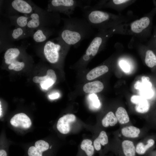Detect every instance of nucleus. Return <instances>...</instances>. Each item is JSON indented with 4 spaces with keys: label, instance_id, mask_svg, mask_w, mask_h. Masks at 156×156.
I'll return each instance as SVG.
<instances>
[{
    "label": "nucleus",
    "instance_id": "obj_1",
    "mask_svg": "<svg viewBox=\"0 0 156 156\" xmlns=\"http://www.w3.org/2000/svg\"><path fill=\"white\" fill-rule=\"evenodd\" d=\"M62 19L64 26L59 36L69 46L79 45L82 41L94 33V28L85 18L71 17Z\"/></svg>",
    "mask_w": 156,
    "mask_h": 156
},
{
    "label": "nucleus",
    "instance_id": "obj_2",
    "mask_svg": "<svg viewBox=\"0 0 156 156\" xmlns=\"http://www.w3.org/2000/svg\"><path fill=\"white\" fill-rule=\"evenodd\" d=\"M30 20L27 28L34 32L37 29L41 27L51 28L58 26L62 18L60 14L50 12L37 6L29 16Z\"/></svg>",
    "mask_w": 156,
    "mask_h": 156
},
{
    "label": "nucleus",
    "instance_id": "obj_3",
    "mask_svg": "<svg viewBox=\"0 0 156 156\" xmlns=\"http://www.w3.org/2000/svg\"><path fill=\"white\" fill-rule=\"evenodd\" d=\"M45 58L52 64L57 62L60 59V53L68 50L70 46L65 44L58 36L40 43Z\"/></svg>",
    "mask_w": 156,
    "mask_h": 156
},
{
    "label": "nucleus",
    "instance_id": "obj_4",
    "mask_svg": "<svg viewBox=\"0 0 156 156\" xmlns=\"http://www.w3.org/2000/svg\"><path fill=\"white\" fill-rule=\"evenodd\" d=\"M84 1L76 0H50L48 1L47 10L50 12L62 13L70 18L76 8L83 9L87 6L84 5Z\"/></svg>",
    "mask_w": 156,
    "mask_h": 156
},
{
    "label": "nucleus",
    "instance_id": "obj_5",
    "mask_svg": "<svg viewBox=\"0 0 156 156\" xmlns=\"http://www.w3.org/2000/svg\"><path fill=\"white\" fill-rule=\"evenodd\" d=\"M7 6V16L19 15V13L29 16L34 12L37 6L32 1L24 0L10 1Z\"/></svg>",
    "mask_w": 156,
    "mask_h": 156
},
{
    "label": "nucleus",
    "instance_id": "obj_6",
    "mask_svg": "<svg viewBox=\"0 0 156 156\" xmlns=\"http://www.w3.org/2000/svg\"><path fill=\"white\" fill-rule=\"evenodd\" d=\"M20 48L10 47L5 52L4 58L5 63L9 65V69H13L15 66L25 63L24 62L19 61L17 59L21 53Z\"/></svg>",
    "mask_w": 156,
    "mask_h": 156
},
{
    "label": "nucleus",
    "instance_id": "obj_7",
    "mask_svg": "<svg viewBox=\"0 0 156 156\" xmlns=\"http://www.w3.org/2000/svg\"><path fill=\"white\" fill-rule=\"evenodd\" d=\"M75 116L73 114H68L60 118L57 124V128L61 133L66 134L70 131L71 125L76 120Z\"/></svg>",
    "mask_w": 156,
    "mask_h": 156
},
{
    "label": "nucleus",
    "instance_id": "obj_8",
    "mask_svg": "<svg viewBox=\"0 0 156 156\" xmlns=\"http://www.w3.org/2000/svg\"><path fill=\"white\" fill-rule=\"evenodd\" d=\"M33 32L26 28L16 27L7 32L6 36V39L9 41L12 42L32 36Z\"/></svg>",
    "mask_w": 156,
    "mask_h": 156
},
{
    "label": "nucleus",
    "instance_id": "obj_9",
    "mask_svg": "<svg viewBox=\"0 0 156 156\" xmlns=\"http://www.w3.org/2000/svg\"><path fill=\"white\" fill-rule=\"evenodd\" d=\"M101 34L99 33L94 37L86 50L84 54L88 56L90 60L97 54L104 43V38Z\"/></svg>",
    "mask_w": 156,
    "mask_h": 156
},
{
    "label": "nucleus",
    "instance_id": "obj_10",
    "mask_svg": "<svg viewBox=\"0 0 156 156\" xmlns=\"http://www.w3.org/2000/svg\"><path fill=\"white\" fill-rule=\"evenodd\" d=\"M35 30L31 36L35 42L40 44L48 40L54 32L53 29L46 27H40Z\"/></svg>",
    "mask_w": 156,
    "mask_h": 156
},
{
    "label": "nucleus",
    "instance_id": "obj_11",
    "mask_svg": "<svg viewBox=\"0 0 156 156\" xmlns=\"http://www.w3.org/2000/svg\"><path fill=\"white\" fill-rule=\"evenodd\" d=\"M10 123L14 127L24 129L29 128L31 125L29 118L25 114L22 113L15 115L10 119Z\"/></svg>",
    "mask_w": 156,
    "mask_h": 156
},
{
    "label": "nucleus",
    "instance_id": "obj_12",
    "mask_svg": "<svg viewBox=\"0 0 156 156\" xmlns=\"http://www.w3.org/2000/svg\"><path fill=\"white\" fill-rule=\"evenodd\" d=\"M150 23V20L148 17H143L132 22L131 25V29L133 32L139 33L148 27Z\"/></svg>",
    "mask_w": 156,
    "mask_h": 156
},
{
    "label": "nucleus",
    "instance_id": "obj_13",
    "mask_svg": "<svg viewBox=\"0 0 156 156\" xmlns=\"http://www.w3.org/2000/svg\"><path fill=\"white\" fill-rule=\"evenodd\" d=\"M11 23L15 27L26 28L30 18L28 15H17L7 16Z\"/></svg>",
    "mask_w": 156,
    "mask_h": 156
},
{
    "label": "nucleus",
    "instance_id": "obj_14",
    "mask_svg": "<svg viewBox=\"0 0 156 156\" xmlns=\"http://www.w3.org/2000/svg\"><path fill=\"white\" fill-rule=\"evenodd\" d=\"M104 86L102 83L99 81H96L85 84L83 89L86 93H94L101 92Z\"/></svg>",
    "mask_w": 156,
    "mask_h": 156
},
{
    "label": "nucleus",
    "instance_id": "obj_15",
    "mask_svg": "<svg viewBox=\"0 0 156 156\" xmlns=\"http://www.w3.org/2000/svg\"><path fill=\"white\" fill-rule=\"evenodd\" d=\"M108 70V67L106 65L98 66L91 70L87 74L86 78L89 80H93L106 73Z\"/></svg>",
    "mask_w": 156,
    "mask_h": 156
},
{
    "label": "nucleus",
    "instance_id": "obj_16",
    "mask_svg": "<svg viewBox=\"0 0 156 156\" xmlns=\"http://www.w3.org/2000/svg\"><path fill=\"white\" fill-rule=\"evenodd\" d=\"M80 148L86 156H93L95 149L91 140L85 139L82 140L80 144Z\"/></svg>",
    "mask_w": 156,
    "mask_h": 156
},
{
    "label": "nucleus",
    "instance_id": "obj_17",
    "mask_svg": "<svg viewBox=\"0 0 156 156\" xmlns=\"http://www.w3.org/2000/svg\"><path fill=\"white\" fill-rule=\"evenodd\" d=\"M108 142V137L106 132L104 131H101L94 141L93 145L95 149L97 151H99L101 149V145L105 146Z\"/></svg>",
    "mask_w": 156,
    "mask_h": 156
},
{
    "label": "nucleus",
    "instance_id": "obj_18",
    "mask_svg": "<svg viewBox=\"0 0 156 156\" xmlns=\"http://www.w3.org/2000/svg\"><path fill=\"white\" fill-rule=\"evenodd\" d=\"M140 132V129L133 126L126 127H123L121 129L122 135L127 138L138 137Z\"/></svg>",
    "mask_w": 156,
    "mask_h": 156
},
{
    "label": "nucleus",
    "instance_id": "obj_19",
    "mask_svg": "<svg viewBox=\"0 0 156 156\" xmlns=\"http://www.w3.org/2000/svg\"><path fill=\"white\" fill-rule=\"evenodd\" d=\"M118 122V120L114 115L112 112H108L104 117L102 120V125L104 127H107L109 126H114Z\"/></svg>",
    "mask_w": 156,
    "mask_h": 156
},
{
    "label": "nucleus",
    "instance_id": "obj_20",
    "mask_svg": "<svg viewBox=\"0 0 156 156\" xmlns=\"http://www.w3.org/2000/svg\"><path fill=\"white\" fill-rule=\"evenodd\" d=\"M118 121L120 124H126L129 121V118L125 109L122 107L118 108L115 113Z\"/></svg>",
    "mask_w": 156,
    "mask_h": 156
},
{
    "label": "nucleus",
    "instance_id": "obj_21",
    "mask_svg": "<svg viewBox=\"0 0 156 156\" xmlns=\"http://www.w3.org/2000/svg\"><path fill=\"white\" fill-rule=\"evenodd\" d=\"M122 147L124 154L126 156H135V149L133 142L125 140L122 143Z\"/></svg>",
    "mask_w": 156,
    "mask_h": 156
},
{
    "label": "nucleus",
    "instance_id": "obj_22",
    "mask_svg": "<svg viewBox=\"0 0 156 156\" xmlns=\"http://www.w3.org/2000/svg\"><path fill=\"white\" fill-rule=\"evenodd\" d=\"M149 107L150 104L147 99L143 97L142 100L136 105L135 109L138 112L144 113L148 111Z\"/></svg>",
    "mask_w": 156,
    "mask_h": 156
},
{
    "label": "nucleus",
    "instance_id": "obj_23",
    "mask_svg": "<svg viewBox=\"0 0 156 156\" xmlns=\"http://www.w3.org/2000/svg\"><path fill=\"white\" fill-rule=\"evenodd\" d=\"M154 143V140L152 139L148 140L146 145L142 142H139L136 146L135 151L139 154H144L149 148L153 145Z\"/></svg>",
    "mask_w": 156,
    "mask_h": 156
},
{
    "label": "nucleus",
    "instance_id": "obj_24",
    "mask_svg": "<svg viewBox=\"0 0 156 156\" xmlns=\"http://www.w3.org/2000/svg\"><path fill=\"white\" fill-rule=\"evenodd\" d=\"M145 62L150 68L156 66V56L152 50H149L146 52Z\"/></svg>",
    "mask_w": 156,
    "mask_h": 156
},
{
    "label": "nucleus",
    "instance_id": "obj_25",
    "mask_svg": "<svg viewBox=\"0 0 156 156\" xmlns=\"http://www.w3.org/2000/svg\"><path fill=\"white\" fill-rule=\"evenodd\" d=\"M35 146L43 152L47 150L49 147L48 143L43 140H39L35 143Z\"/></svg>",
    "mask_w": 156,
    "mask_h": 156
},
{
    "label": "nucleus",
    "instance_id": "obj_26",
    "mask_svg": "<svg viewBox=\"0 0 156 156\" xmlns=\"http://www.w3.org/2000/svg\"><path fill=\"white\" fill-rule=\"evenodd\" d=\"M140 94L142 97L146 99H149L153 96V92L151 88H145L141 89Z\"/></svg>",
    "mask_w": 156,
    "mask_h": 156
},
{
    "label": "nucleus",
    "instance_id": "obj_27",
    "mask_svg": "<svg viewBox=\"0 0 156 156\" xmlns=\"http://www.w3.org/2000/svg\"><path fill=\"white\" fill-rule=\"evenodd\" d=\"M42 152L35 146L30 147L28 151V156H42Z\"/></svg>",
    "mask_w": 156,
    "mask_h": 156
},
{
    "label": "nucleus",
    "instance_id": "obj_28",
    "mask_svg": "<svg viewBox=\"0 0 156 156\" xmlns=\"http://www.w3.org/2000/svg\"><path fill=\"white\" fill-rule=\"evenodd\" d=\"M90 99L92 101V106L96 108H98L100 106V103L97 95L94 93L89 95Z\"/></svg>",
    "mask_w": 156,
    "mask_h": 156
},
{
    "label": "nucleus",
    "instance_id": "obj_29",
    "mask_svg": "<svg viewBox=\"0 0 156 156\" xmlns=\"http://www.w3.org/2000/svg\"><path fill=\"white\" fill-rule=\"evenodd\" d=\"M54 83L52 79H48L44 81L41 82L40 84L42 89L46 90Z\"/></svg>",
    "mask_w": 156,
    "mask_h": 156
},
{
    "label": "nucleus",
    "instance_id": "obj_30",
    "mask_svg": "<svg viewBox=\"0 0 156 156\" xmlns=\"http://www.w3.org/2000/svg\"><path fill=\"white\" fill-rule=\"evenodd\" d=\"M120 67L122 70L125 72H128L130 70V66L129 64L126 62L121 60L119 63Z\"/></svg>",
    "mask_w": 156,
    "mask_h": 156
},
{
    "label": "nucleus",
    "instance_id": "obj_31",
    "mask_svg": "<svg viewBox=\"0 0 156 156\" xmlns=\"http://www.w3.org/2000/svg\"><path fill=\"white\" fill-rule=\"evenodd\" d=\"M48 79L50 78L47 75L43 77L35 76L33 77V81L35 83H40L41 82Z\"/></svg>",
    "mask_w": 156,
    "mask_h": 156
},
{
    "label": "nucleus",
    "instance_id": "obj_32",
    "mask_svg": "<svg viewBox=\"0 0 156 156\" xmlns=\"http://www.w3.org/2000/svg\"><path fill=\"white\" fill-rule=\"evenodd\" d=\"M52 79L55 83L56 81L57 77L54 71L52 69H49L47 70V75Z\"/></svg>",
    "mask_w": 156,
    "mask_h": 156
},
{
    "label": "nucleus",
    "instance_id": "obj_33",
    "mask_svg": "<svg viewBox=\"0 0 156 156\" xmlns=\"http://www.w3.org/2000/svg\"><path fill=\"white\" fill-rule=\"evenodd\" d=\"M143 97L142 96L134 95L131 96V101L132 103L136 105L142 100Z\"/></svg>",
    "mask_w": 156,
    "mask_h": 156
},
{
    "label": "nucleus",
    "instance_id": "obj_34",
    "mask_svg": "<svg viewBox=\"0 0 156 156\" xmlns=\"http://www.w3.org/2000/svg\"><path fill=\"white\" fill-rule=\"evenodd\" d=\"M25 65V64L23 63L20 65L16 66L13 70L16 71H19L21 70L24 67Z\"/></svg>",
    "mask_w": 156,
    "mask_h": 156
},
{
    "label": "nucleus",
    "instance_id": "obj_35",
    "mask_svg": "<svg viewBox=\"0 0 156 156\" xmlns=\"http://www.w3.org/2000/svg\"><path fill=\"white\" fill-rule=\"evenodd\" d=\"M129 0H113V3L116 5H118L126 2Z\"/></svg>",
    "mask_w": 156,
    "mask_h": 156
},
{
    "label": "nucleus",
    "instance_id": "obj_36",
    "mask_svg": "<svg viewBox=\"0 0 156 156\" xmlns=\"http://www.w3.org/2000/svg\"><path fill=\"white\" fill-rule=\"evenodd\" d=\"M59 96V94L57 93L53 94L49 96V98L51 99H54L58 98Z\"/></svg>",
    "mask_w": 156,
    "mask_h": 156
},
{
    "label": "nucleus",
    "instance_id": "obj_37",
    "mask_svg": "<svg viewBox=\"0 0 156 156\" xmlns=\"http://www.w3.org/2000/svg\"><path fill=\"white\" fill-rule=\"evenodd\" d=\"M0 156H7L6 151L4 150H1L0 151Z\"/></svg>",
    "mask_w": 156,
    "mask_h": 156
},
{
    "label": "nucleus",
    "instance_id": "obj_38",
    "mask_svg": "<svg viewBox=\"0 0 156 156\" xmlns=\"http://www.w3.org/2000/svg\"><path fill=\"white\" fill-rule=\"evenodd\" d=\"M0 116H1L2 115V108L1 107V105L0 104Z\"/></svg>",
    "mask_w": 156,
    "mask_h": 156
}]
</instances>
